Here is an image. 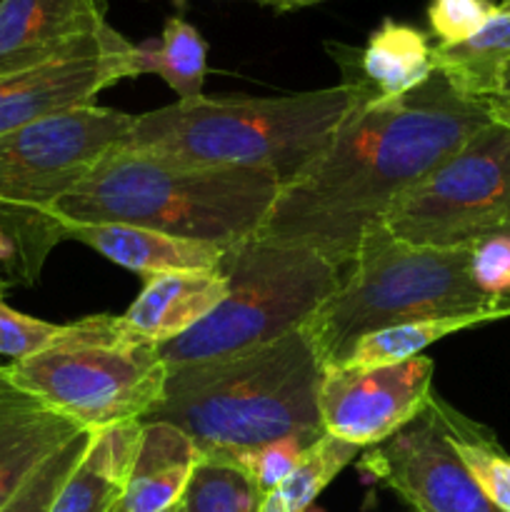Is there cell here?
<instances>
[{"instance_id": "34", "label": "cell", "mask_w": 510, "mask_h": 512, "mask_svg": "<svg viewBox=\"0 0 510 512\" xmlns=\"http://www.w3.org/2000/svg\"><path fill=\"white\" fill-rule=\"evenodd\" d=\"M258 512H288V508H285L283 498H280L278 490H273V493L263 495V500H260L258 505Z\"/></svg>"}, {"instance_id": "12", "label": "cell", "mask_w": 510, "mask_h": 512, "mask_svg": "<svg viewBox=\"0 0 510 512\" xmlns=\"http://www.w3.org/2000/svg\"><path fill=\"white\" fill-rule=\"evenodd\" d=\"M138 50L115 28L98 43L58 60L0 78V135L93 105L95 95L125 78H138Z\"/></svg>"}, {"instance_id": "35", "label": "cell", "mask_w": 510, "mask_h": 512, "mask_svg": "<svg viewBox=\"0 0 510 512\" xmlns=\"http://www.w3.org/2000/svg\"><path fill=\"white\" fill-rule=\"evenodd\" d=\"M110 512H123V510H120V503L115 505V508L110 510ZM168 512H183V510H180V505H175V508H173V510H168Z\"/></svg>"}, {"instance_id": "14", "label": "cell", "mask_w": 510, "mask_h": 512, "mask_svg": "<svg viewBox=\"0 0 510 512\" xmlns=\"http://www.w3.org/2000/svg\"><path fill=\"white\" fill-rule=\"evenodd\" d=\"M83 430L10 383L5 365H0V510L50 455Z\"/></svg>"}, {"instance_id": "31", "label": "cell", "mask_w": 510, "mask_h": 512, "mask_svg": "<svg viewBox=\"0 0 510 512\" xmlns=\"http://www.w3.org/2000/svg\"><path fill=\"white\" fill-rule=\"evenodd\" d=\"M485 105H488V113L490 118H493V123L510 128V68L508 73H505L503 83H500L498 93H495Z\"/></svg>"}, {"instance_id": "11", "label": "cell", "mask_w": 510, "mask_h": 512, "mask_svg": "<svg viewBox=\"0 0 510 512\" xmlns=\"http://www.w3.org/2000/svg\"><path fill=\"white\" fill-rule=\"evenodd\" d=\"M358 468L418 512H500L463 468L430 405L393 438L365 450Z\"/></svg>"}, {"instance_id": "15", "label": "cell", "mask_w": 510, "mask_h": 512, "mask_svg": "<svg viewBox=\"0 0 510 512\" xmlns=\"http://www.w3.org/2000/svg\"><path fill=\"white\" fill-rule=\"evenodd\" d=\"M335 53L345 75L343 83L353 85L360 98L373 105L413 93L435 70L428 35L395 20H383L358 53L345 50L348 55H343L340 48Z\"/></svg>"}, {"instance_id": "17", "label": "cell", "mask_w": 510, "mask_h": 512, "mask_svg": "<svg viewBox=\"0 0 510 512\" xmlns=\"http://www.w3.org/2000/svg\"><path fill=\"white\" fill-rule=\"evenodd\" d=\"M65 238L88 245L110 263L128 268L143 278L183 270H215L228 248L208 243H193L173 235L133 225H63Z\"/></svg>"}, {"instance_id": "33", "label": "cell", "mask_w": 510, "mask_h": 512, "mask_svg": "<svg viewBox=\"0 0 510 512\" xmlns=\"http://www.w3.org/2000/svg\"><path fill=\"white\" fill-rule=\"evenodd\" d=\"M255 3L270 5V8H278V10H295V8H308V5L325 3V0H255Z\"/></svg>"}, {"instance_id": "21", "label": "cell", "mask_w": 510, "mask_h": 512, "mask_svg": "<svg viewBox=\"0 0 510 512\" xmlns=\"http://www.w3.org/2000/svg\"><path fill=\"white\" fill-rule=\"evenodd\" d=\"M430 408L475 485L500 512H510V455L500 448L493 430L465 418L438 395H433Z\"/></svg>"}, {"instance_id": "36", "label": "cell", "mask_w": 510, "mask_h": 512, "mask_svg": "<svg viewBox=\"0 0 510 512\" xmlns=\"http://www.w3.org/2000/svg\"><path fill=\"white\" fill-rule=\"evenodd\" d=\"M305 512H323V510H320V508H308Z\"/></svg>"}, {"instance_id": "23", "label": "cell", "mask_w": 510, "mask_h": 512, "mask_svg": "<svg viewBox=\"0 0 510 512\" xmlns=\"http://www.w3.org/2000/svg\"><path fill=\"white\" fill-rule=\"evenodd\" d=\"M495 315H455V318L415 320V323L393 325L360 338L345 353L335 368H383V365L405 363L423 353L428 345L460 333V330L478 328V325L495 323Z\"/></svg>"}, {"instance_id": "30", "label": "cell", "mask_w": 510, "mask_h": 512, "mask_svg": "<svg viewBox=\"0 0 510 512\" xmlns=\"http://www.w3.org/2000/svg\"><path fill=\"white\" fill-rule=\"evenodd\" d=\"M305 448H310V445L303 443V440L283 438L278 440V443L265 445L258 453L250 455L243 463V470L253 478L258 493L268 495L273 493V490H278L280 485L288 480V475L295 470V465H298Z\"/></svg>"}, {"instance_id": "9", "label": "cell", "mask_w": 510, "mask_h": 512, "mask_svg": "<svg viewBox=\"0 0 510 512\" xmlns=\"http://www.w3.org/2000/svg\"><path fill=\"white\" fill-rule=\"evenodd\" d=\"M510 220V128L490 123L385 218L413 245H470Z\"/></svg>"}, {"instance_id": "2", "label": "cell", "mask_w": 510, "mask_h": 512, "mask_svg": "<svg viewBox=\"0 0 510 512\" xmlns=\"http://www.w3.org/2000/svg\"><path fill=\"white\" fill-rule=\"evenodd\" d=\"M323 370L303 330L233 358L173 365L163 398L143 423L175 425L200 460L243 470L265 445L283 438L313 445L325 433L318 410Z\"/></svg>"}, {"instance_id": "4", "label": "cell", "mask_w": 510, "mask_h": 512, "mask_svg": "<svg viewBox=\"0 0 510 512\" xmlns=\"http://www.w3.org/2000/svg\"><path fill=\"white\" fill-rule=\"evenodd\" d=\"M358 103L353 85L280 98H200L135 115L123 148L200 168H260L283 185L333 143Z\"/></svg>"}, {"instance_id": "6", "label": "cell", "mask_w": 510, "mask_h": 512, "mask_svg": "<svg viewBox=\"0 0 510 512\" xmlns=\"http://www.w3.org/2000/svg\"><path fill=\"white\" fill-rule=\"evenodd\" d=\"M218 270L228 293L188 333L158 345L165 368L233 358L295 333L343 278V268L313 248L255 235L230 245Z\"/></svg>"}, {"instance_id": "20", "label": "cell", "mask_w": 510, "mask_h": 512, "mask_svg": "<svg viewBox=\"0 0 510 512\" xmlns=\"http://www.w3.org/2000/svg\"><path fill=\"white\" fill-rule=\"evenodd\" d=\"M433 65L455 90L488 103L510 68V0L463 43L433 45Z\"/></svg>"}, {"instance_id": "16", "label": "cell", "mask_w": 510, "mask_h": 512, "mask_svg": "<svg viewBox=\"0 0 510 512\" xmlns=\"http://www.w3.org/2000/svg\"><path fill=\"white\" fill-rule=\"evenodd\" d=\"M228 293V280L215 270H183L145 278L143 290L123 313L125 325L155 345L188 333Z\"/></svg>"}, {"instance_id": "27", "label": "cell", "mask_w": 510, "mask_h": 512, "mask_svg": "<svg viewBox=\"0 0 510 512\" xmlns=\"http://www.w3.org/2000/svg\"><path fill=\"white\" fill-rule=\"evenodd\" d=\"M5 283H0V355L15 360H25L38 355L58 343L65 333V325L45 323V320L25 315L10 308L3 298Z\"/></svg>"}, {"instance_id": "29", "label": "cell", "mask_w": 510, "mask_h": 512, "mask_svg": "<svg viewBox=\"0 0 510 512\" xmlns=\"http://www.w3.org/2000/svg\"><path fill=\"white\" fill-rule=\"evenodd\" d=\"M493 0H430L428 23L438 45L463 43L495 15Z\"/></svg>"}, {"instance_id": "25", "label": "cell", "mask_w": 510, "mask_h": 512, "mask_svg": "<svg viewBox=\"0 0 510 512\" xmlns=\"http://www.w3.org/2000/svg\"><path fill=\"white\" fill-rule=\"evenodd\" d=\"M263 495L245 470L200 460L180 500L183 512H258Z\"/></svg>"}, {"instance_id": "28", "label": "cell", "mask_w": 510, "mask_h": 512, "mask_svg": "<svg viewBox=\"0 0 510 512\" xmlns=\"http://www.w3.org/2000/svg\"><path fill=\"white\" fill-rule=\"evenodd\" d=\"M470 275L488 298L510 308V220L475 240L470 250Z\"/></svg>"}, {"instance_id": "1", "label": "cell", "mask_w": 510, "mask_h": 512, "mask_svg": "<svg viewBox=\"0 0 510 512\" xmlns=\"http://www.w3.org/2000/svg\"><path fill=\"white\" fill-rule=\"evenodd\" d=\"M490 123L488 105L438 70L393 103L358 95L328 150L280 188L255 238L305 245L345 270L365 233Z\"/></svg>"}, {"instance_id": "37", "label": "cell", "mask_w": 510, "mask_h": 512, "mask_svg": "<svg viewBox=\"0 0 510 512\" xmlns=\"http://www.w3.org/2000/svg\"><path fill=\"white\" fill-rule=\"evenodd\" d=\"M0 283H3V280H0Z\"/></svg>"}, {"instance_id": "32", "label": "cell", "mask_w": 510, "mask_h": 512, "mask_svg": "<svg viewBox=\"0 0 510 512\" xmlns=\"http://www.w3.org/2000/svg\"><path fill=\"white\" fill-rule=\"evenodd\" d=\"M0 268H5L13 275V280H18V248L3 223H0Z\"/></svg>"}, {"instance_id": "10", "label": "cell", "mask_w": 510, "mask_h": 512, "mask_svg": "<svg viewBox=\"0 0 510 512\" xmlns=\"http://www.w3.org/2000/svg\"><path fill=\"white\" fill-rule=\"evenodd\" d=\"M433 360L383 368H325L318 410L323 430L355 448H375L413 423L433 400Z\"/></svg>"}, {"instance_id": "22", "label": "cell", "mask_w": 510, "mask_h": 512, "mask_svg": "<svg viewBox=\"0 0 510 512\" xmlns=\"http://www.w3.org/2000/svg\"><path fill=\"white\" fill-rule=\"evenodd\" d=\"M140 75L155 73L165 80L178 100H193L203 95L208 73V43L200 30L180 15L165 20L160 40H145L135 45Z\"/></svg>"}, {"instance_id": "3", "label": "cell", "mask_w": 510, "mask_h": 512, "mask_svg": "<svg viewBox=\"0 0 510 512\" xmlns=\"http://www.w3.org/2000/svg\"><path fill=\"white\" fill-rule=\"evenodd\" d=\"M283 183L260 168H200L118 148L55 205L60 225H133L230 248L258 235Z\"/></svg>"}, {"instance_id": "7", "label": "cell", "mask_w": 510, "mask_h": 512, "mask_svg": "<svg viewBox=\"0 0 510 512\" xmlns=\"http://www.w3.org/2000/svg\"><path fill=\"white\" fill-rule=\"evenodd\" d=\"M133 123L135 115L93 103L0 135V223L18 248L20 283H38L48 255L68 240L58 200L123 148Z\"/></svg>"}, {"instance_id": "19", "label": "cell", "mask_w": 510, "mask_h": 512, "mask_svg": "<svg viewBox=\"0 0 510 512\" xmlns=\"http://www.w3.org/2000/svg\"><path fill=\"white\" fill-rule=\"evenodd\" d=\"M143 423L93 430L88 450L60 488L50 512H110L120 503L140 445Z\"/></svg>"}, {"instance_id": "8", "label": "cell", "mask_w": 510, "mask_h": 512, "mask_svg": "<svg viewBox=\"0 0 510 512\" xmlns=\"http://www.w3.org/2000/svg\"><path fill=\"white\" fill-rule=\"evenodd\" d=\"M13 385L85 430L143 423L160 403L168 368L158 345L140 338L123 315H90L65 325L48 350L5 365Z\"/></svg>"}, {"instance_id": "18", "label": "cell", "mask_w": 510, "mask_h": 512, "mask_svg": "<svg viewBox=\"0 0 510 512\" xmlns=\"http://www.w3.org/2000/svg\"><path fill=\"white\" fill-rule=\"evenodd\" d=\"M200 453L193 440L168 423H143L138 453L120 498L123 512H168L180 505Z\"/></svg>"}, {"instance_id": "5", "label": "cell", "mask_w": 510, "mask_h": 512, "mask_svg": "<svg viewBox=\"0 0 510 512\" xmlns=\"http://www.w3.org/2000/svg\"><path fill=\"white\" fill-rule=\"evenodd\" d=\"M470 245L435 248L368 230L335 293L303 325L323 368H335L360 338L393 325L455 315L510 318V308L488 298L470 275Z\"/></svg>"}, {"instance_id": "26", "label": "cell", "mask_w": 510, "mask_h": 512, "mask_svg": "<svg viewBox=\"0 0 510 512\" xmlns=\"http://www.w3.org/2000/svg\"><path fill=\"white\" fill-rule=\"evenodd\" d=\"M90 438H93V430H83V433L75 435L70 443H65L58 453L50 455V458L35 470L33 478L20 488V493L0 512H50V505L58 498L63 483L68 480V475L73 473L75 465L80 463L85 450H88Z\"/></svg>"}, {"instance_id": "24", "label": "cell", "mask_w": 510, "mask_h": 512, "mask_svg": "<svg viewBox=\"0 0 510 512\" xmlns=\"http://www.w3.org/2000/svg\"><path fill=\"white\" fill-rule=\"evenodd\" d=\"M360 448L323 433L305 453L300 455L298 465L278 488L288 512H305L313 508L315 498L358 458Z\"/></svg>"}, {"instance_id": "13", "label": "cell", "mask_w": 510, "mask_h": 512, "mask_svg": "<svg viewBox=\"0 0 510 512\" xmlns=\"http://www.w3.org/2000/svg\"><path fill=\"white\" fill-rule=\"evenodd\" d=\"M105 15L108 0H0V78L98 43Z\"/></svg>"}]
</instances>
